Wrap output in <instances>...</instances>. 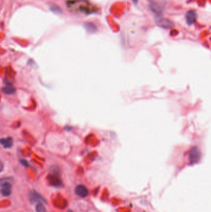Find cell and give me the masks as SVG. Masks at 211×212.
<instances>
[{
	"label": "cell",
	"mask_w": 211,
	"mask_h": 212,
	"mask_svg": "<svg viewBox=\"0 0 211 212\" xmlns=\"http://www.w3.org/2000/svg\"><path fill=\"white\" fill-rule=\"evenodd\" d=\"M156 23L157 26H158L159 27L163 29H171L173 28L175 26V24L173 21L170 20L169 19L164 18V17H161L157 19Z\"/></svg>",
	"instance_id": "6da1fadb"
},
{
	"label": "cell",
	"mask_w": 211,
	"mask_h": 212,
	"mask_svg": "<svg viewBox=\"0 0 211 212\" xmlns=\"http://www.w3.org/2000/svg\"><path fill=\"white\" fill-rule=\"evenodd\" d=\"M1 193L4 197H8L12 193V185L7 181H2L1 183Z\"/></svg>",
	"instance_id": "7a4b0ae2"
},
{
	"label": "cell",
	"mask_w": 211,
	"mask_h": 212,
	"mask_svg": "<svg viewBox=\"0 0 211 212\" xmlns=\"http://www.w3.org/2000/svg\"><path fill=\"white\" fill-rule=\"evenodd\" d=\"M48 179L49 180L50 184L54 187H59L62 185V182L56 171L53 172V174H50L48 177Z\"/></svg>",
	"instance_id": "3957f363"
},
{
	"label": "cell",
	"mask_w": 211,
	"mask_h": 212,
	"mask_svg": "<svg viewBox=\"0 0 211 212\" xmlns=\"http://www.w3.org/2000/svg\"><path fill=\"white\" fill-rule=\"evenodd\" d=\"M186 19L187 24L192 25L197 20V13L195 10L187 11L186 14Z\"/></svg>",
	"instance_id": "277c9868"
},
{
	"label": "cell",
	"mask_w": 211,
	"mask_h": 212,
	"mask_svg": "<svg viewBox=\"0 0 211 212\" xmlns=\"http://www.w3.org/2000/svg\"><path fill=\"white\" fill-rule=\"evenodd\" d=\"M75 194L81 198H85L88 195L89 191L85 186L79 185L75 188Z\"/></svg>",
	"instance_id": "5b68a950"
},
{
	"label": "cell",
	"mask_w": 211,
	"mask_h": 212,
	"mask_svg": "<svg viewBox=\"0 0 211 212\" xmlns=\"http://www.w3.org/2000/svg\"><path fill=\"white\" fill-rule=\"evenodd\" d=\"M190 161L196 162L200 158V150L198 147H193L190 152Z\"/></svg>",
	"instance_id": "8992f818"
},
{
	"label": "cell",
	"mask_w": 211,
	"mask_h": 212,
	"mask_svg": "<svg viewBox=\"0 0 211 212\" xmlns=\"http://www.w3.org/2000/svg\"><path fill=\"white\" fill-rule=\"evenodd\" d=\"M29 200L32 203L39 202H45L44 199L36 191H34L31 192L29 194Z\"/></svg>",
	"instance_id": "52a82bcc"
},
{
	"label": "cell",
	"mask_w": 211,
	"mask_h": 212,
	"mask_svg": "<svg viewBox=\"0 0 211 212\" xmlns=\"http://www.w3.org/2000/svg\"><path fill=\"white\" fill-rule=\"evenodd\" d=\"M2 92L7 95H11L16 92V89L11 83L8 82L6 83L5 86L2 88Z\"/></svg>",
	"instance_id": "ba28073f"
},
{
	"label": "cell",
	"mask_w": 211,
	"mask_h": 212,
	"mask_svg": "<svg viewBox=\"0 0 211 212\" xmlns=\"http://www.w3.org/2000/svg\"><path fill=\"white\" fill-rule=\"evenodd\" d=\"M1 145L5 149H9L13 147V140L11 137H8L6 138H3L1 139Z\"/></svg>",
	"instance_id": "9c48e42d"
},
{
	"label": "cell",
	"mask_w": 211,
	"mask_h": 212,
	"mask_svg": "<svg viewBox=\"0 0 211 212\" xmlns=\"http://www.w3.org/2000/svg\"><path fill=\"white\" fill-rule=\"evenodd\" d=\"M49 6V9L51 11H52L53 13L56 14H61L63 13V11L61 8L58 6L57 5L54 4V3H49L48 4Z\"/></svg>",
	"instance_id": "30bf717a"
},
{
	"label": "cell",
	"mask_w": 211,
	"mask_h": 212,
	"mask_svg": "<svg viewBox=\"0 0 211 212\" xmlns=\"http://www.w3.org/2000/svg\"><path fill=\"white\" fill-rule=\"evenodd\" d=\"M150 6L151 10L153 13H154L157 14H160L162 13V9L160 7V6L155 1L154 2L150 3V6Z\"/></svg>",
	"instance_id": "8fae6325"
},
{
	"label": "cell",
	"mask_w": 211,
	"mask_h": 212,
	"mask_svg": "<svg viewBox=\"0 0 211 212\" xmlns=\"http://www.w3.org/2000/svg\"><path fill=\"white\" fill-rule=\"evenodd\" d=\"M85 29L89 32H96L97 31V28L95 24L91 22H86L84 24Z\"/></svg>",
	"instance_id": "7c38bea8"
},
{
	"label": "cell",
	"mask_w": 211,
	"mask_h": 212,
	"mask_svg": "<svg viewBox=\"0 0 211 212\" xmlns=\"http://www.w3.org/2000/svg\"><path fill=\"white\" fill-rule=\"evenodd\" d=\"M35 211L36 212H47L46 208H45V206L42 202H38L37 204L35 207Z\"/></svg>",
	"instance_id": "4fadbf2b"
},
{
	"label": "cell",
	"mask_w": 211,
	"mask_h": 212,
	"mask_svg": "<svg viewBox=\"0 0 211 212\" xmlns=\"http://www.w3.org/2000/svg\"><path fill=\"white\" fill-rule=\"evenodd\" d=\"M20 162L23 165V166H28V162L26 160H21Z\"/></svg>",
	"instance_id": "5bb4252c"
},
{
	"label": "cell",
	"mask_w": 211,
	"mask_h": 212,
	"mask_svg": "<svg viewBox=\"0 0 211 212\" xmlns=\"http://www.w3.org/2000/svg\"><path fill=\"white\" fill-rule=\"evenodd\" d=\"M132 1H133V2L134 3V4H137V3H138V0H132Z\"/></svg>",
	"instance_id": "9a60e30c"
},
{
	"label": "cell",
	"mask_w": 211,
	"mask_h": 212,
	"mask_svg": "<svg viewBox=\"0 0 211 212\" xmlns=\"http://www.w3.org/2000/svg\"><path fill=\"white\" fill-rule=\"evenodd\" d=\"M3 162H1V171H3Z\"/></svg>",
	"instance_id": "2e32d148"
},
{
	"label": "cell",
	"mask_w": 211,
	"mask_h": 212,
	"mask_svg": "<svg viewBox=\"0 0 211 212\" xmlns=\"http://www.w3.org/2000/svg\"><path fill=\"white\" fill-rule=\"evenodd\" d=\"M148 1L149 2V3H152V2H154V0H148Z\"/></svg>",
	"instance_id": "e0dca14e"
},
{
	"label": "cell",
	"mask_w": 211,
	"mask_h": 212,
	"mask_svg": "<svg viewBox=\"0 0 211 212\" xmlns=\"http://www.w3.org/2000/svg\"><path fill=\"white\" fill-rule=\"evenodd\" d=\"M67 212H73V211L72 210H68Z\"/></svg>",
	"instance_id": "ac0fdd59"
}]
</instances>
